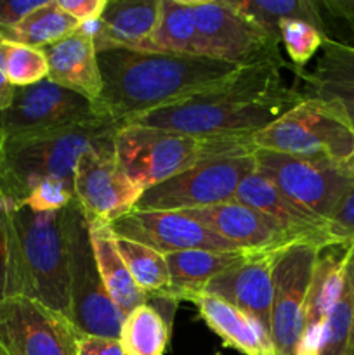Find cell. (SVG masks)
Returning a JSON list of instances; mask_svg holds the SVG:
<instances>
[{
  "label": "cell",
  "mask_w": 354,
  "mask_h": 355,
  "mask_svg": "<svg viewBox=\"0 0 354 355\" xmlns=\"http://www.w3.org/2000/svg\"><path fill=\"white\" fill-rule=\"evenodd\" d=\"M103 90L96 107L103 118H132L184 103L235 78L243 68L201 55L108 49L97 52Z\"/></svg>",
  "instance_id": "obj_1"
},
{
  "label": "cell",
  "mask_w": 354,
  "mask_h": 355,
  "mask_svg": "<svg viewBox=\"0 0 354 355\" xmlns=\"http://www.w3.org/2000/svg\"><path fill=\"white\" fill-rule=\"evenodd\" d=\"M281 69L274 64L243 68L224 85L127 123L198 137L252 139L302 101L297 87L287 85Z\"/></svg>",
  "instance_id": "obj_2"
},
{
  "label": "cell",
  "mask_w": 354,
  "mask_h": 355,
  "mask_svg": "<svg viewBox=\"0 0 354 355\" xmlns=\"http://www.w3.org/2000/svg\"><path fill=\"white\" fill-rule=\"evenodd\" d=\"M121 123L101 120L42 137L6 142L0 200L19 207L31 187L44 179H56L75 191L78 162L89 151L115 149V135Z\"/></svg>",
  "instance_id": "obj_3"
},
{
  "label": "cell",
  "mask_w": 354,
  "mask_h": 355,
  "mask_svg": "<svg viewBox=\"0 0 354 355\" xmlns=\"http://www.w3.org/2000/svg\"><path fill=\"white\" fill-rule=\"evenodd\" d=\"M246 151H255L252 139L198 137L130 123L115 135V158L144 191L207 159Z\"/></svg>",
  "instance_id": "obj_4"
},
{
  "label": "cell",
  "mask_w": 354,
  "mask_h": 355,
  "mask_svg": "<svg viewBox=\"0 0 354 355\" xmlns=\"http://www.w3.org/2000/svg\"><path fill=\"white\" fill-rule=\"evenodd\" d=\"M10 218L19 252L23 297L69 319L68 259L61 211L10 207Z\"/></svg>",
  "instance_id": "obj_5"
},
{
  "label": "cell",
  "mask_w": 354,
  "mask_h": 355,
  "mask_svg": "<svg viewBox=\"0 0 354 355\" xmlns=\"http://www.w3.org/2000/svg\"><path fill=\"white\" fill-rule=\"evenodd\" d=\"M255 149L354 166V130L333 104L302 99L252 137Z\"/></svg>",
  "instance_id": "obj_6"
},
{
  "label": "cell",
  "mask_w": 354,
  "mask_h": 355,
  "mask_svg": "<svg viewBox=\"0 0 354 355\" xmlns=\"http://www.w3.org/2000/svg\"><path fill=\"white\" fill-rule=\"evenodd\" d=\"M61 224L68 259L69 321L80 335L118 338L125 315L104 288L89 222L76 200L61 210Z\"/></svg>",
  "instance_id": "obj_7"
},
{
  "label": "cell",
  "mask_w": 354,
  "mask_h": 355,
  "mask_svg": "<svg viewBox=\"0 0 354 355\" xmlns=\"http://www.w3.org/2000/svg\"><path fill=\"white\" fill-rule=\"evenodd\" d=\"M253 151L207 159L142 193L135 210L184 211L235 201L239 182L255 172Z\"/></svg>",
  "instance_id": "obj_8"
},
{
  "label": "cell",
  "mask_w": 354,
  "mask_h": 355,
  "mask_svg": "<svg viewBox=\"0 0 354 355\" xmlns=\"http://www.w3.org/2000/svg\"><path fill=\"white\" fill-rule=\"evenodd\" d=\"M196 21L203 55L239 68L274 64L292 69L280 51V42L239 12L233 2L187 0Z\"/></svg>",
  "instance_id": "obj_9"
},
{
  "label": "cell",
  "mask_w": 354,
  "mask_h": 355,
  "mask_svg": "<svg viewBox=\"0 0 354 355\" xmlns=\"http://www.w3.org/2000/svg\"><path fill=\"white\" fill-rule=\"evenodd\" d=\"M101 120L110 118L101 116L96 104L45 78L35 85L14 89L12 103L0 113V128L9 142L42 137Z\"/></svg>",
  "instance_id": "obj_10"
},
{
  "label": "cell",
  "mask_w": 354,
  "mask_h": 355,
  "mask_svg": "<svg viewBox=\"0 0 354 355\" xmlns=\"http://www.w3.org/2000/svg\"><path fill=\"white\" fill-rule=\"evenodd\" d=\"M253 156L257 172L267 177L297 207L325 224L354 184V166L311 162L266 149H255Z\"/></svg>",
  "instance_id": "obj_11"
},
{
  "label": "cell",
  "mask_w": 354,
  "mask_h": 355,
  "mask_svg": "<svg viewBox=\"0 0 354 355\" xmlns=\"http://www.w3.org/2000/svg\"><path fill=\"white\" fill-rule=\"evenodd\" d=\"M323 248L295 241L273 253L271 342L274 355H297L305 322V304Z\"/></svg>",
  "instance_id": "obj_12"
},
{
  "label": "cell",
  "mask_w": 354,
  "mask_h": 355,
  "mask_svg": "<svg viewBox=\"0 0 354 355\" xmlns=\"http://www.w3.org/2000/svg\"><path fill=\"white\" fill-rule=\"evenodd\" d=\"M80 333L68 318L28 297L0 304V355H76Z\"/></svg>",
  "instance_id": "obj_13"
},
{
  "label": "cell",
  "mask_w": 354,
  "mask_h": 355,
  "mask_svg": "<svg viewBox=\"0 0 354 355\" xmlns=\"http://www.w3.org/2000/svg\"><path fill=\"white\" fill-rule=\"evenodd\" d=\"M142 189L125 173L115 149L89 151L75 172V200L90 224H113L135 210Z\"/></svg>",
  "instance_id": "obj_14"
},
{
  "label": "cell",
  "mask_w": 354,
  "mask_h": 355,
  "mask_svg": "<svg viewBox=\"0 0 354 355\" xmlns=\"http://www.w3.org/2000/svg\"><path fill=\"white\" fill-rule=\"evenodd\" d=\"M110 227L117 238L144 245L162 255L187 250H238L183 211L134 210L115 220Z\"/></svg>",
  "instance_id": "obj_15"
},
{
  "label": "cell",
  "mask_w": 354,
  "mask_h": 355,
  "mask_svg": "<svg viewBox=\"0 0 354 355\" xmlns=\"http://www.w3.org/2000/svg\"><path fill=\"white\" fill-rule=\"evenodd\" d=\"M183 214L203 224L235 248L246 252H276L290 243L301 241L276 220L238 201L184 210Z\"/></svg>",
  "instance_id": "obj_16"
},
{
  "label": "cell",
  "mask_w": 354,
  "mask_h": 355,
  "mask_svg": "<svg viewBox=\"0 0 354 355\" xmlns=\"http://www.w3.org/2000/svg\"><path fill=\"white\" fill-rule=\"evenodd\" d=\"M273 253H253L245 262L219 274L203 288L205 293L222 298L252 315L269 336L273 309Z\"/></svg>",
  "instance_id": "obj_17"
},
{
  "label": "cell",
  "mask_w": 354,
  "mask_h": 355,
  "mask_svg": "<svg viewBox=\"0 0 354 355\" xmlns=\"http://www.w3.org/2000/svg\"><path fill=\"white\" fill-rule=\"evenodd\" d=\"M301 78L302 99L333 104L354 130V47L326 37L311 71L295 69Z\"/></svg>",
  "instance_id": "obj_18"
},
{
  "label": "cell",
  "mask_w": 354,
  "mask_h": 355,
  "mask_svg": "<svg viewBox=\"0 0 354 355\" xmlns=\"http://www.w3.org/2000/svg\"><path fill=\"white\" fill-rule=\"evenodd\" d=\"M235 201L271 217L285 229L294 232L301 241L312 243L319 248L333 246L328 232H326L325 222L318 220L309 211L297 207L267 177H264L257 170L239 182Z\"/></svg>",
  "instance_id": "obj_19"
},
{
  "label": "cell",
  "mask_w": 354,
  "mask_h": 355,
  "mask_svg": "<svg viewBox=\"0 0 354 355\" xmlns=\"http://www.w3.org/2000/svg\"><path fill=\"white\" fill-rule=\"evenodd\" d=\"M47 59V78L56 85L80 94L96 104L103 90L97 49L94 40L76 30L69 37L40 49Z\"/></svg>",
  "instance_id": "obj_20"
},
{
  "label": "cell",
  "mask_w": 354,
  "mask_h": 355,
  "mask_svg": "<svg viewBox=\"0 0 354 355\" xmlns=\"http://www.w3.org/2000/svg\"><path fill=\"white\" fill-rule=\"evenodd\" d=\"M187 302L196 307L201 321L222 340L224 347L243 355H274L269 333L246 312L205 291L193 295Z\"/></svg>",
  "instance_id": "obj_21"
},
{
  "label": "cell",
  "mask_w": 354,
  "mask_h": 355,
  "mask_svg": "<svg viewBox=\"0 0 354 355\" xmlns=\"http://www.w3.org/2000/svg\"><path fill=\"white\" fill-rule=\"evenodd\" d=\"M259 252L233 250V252H215V250H187V252L167 253L165 262L170 274V288L162 298L176 304L187 302L193 295L201 293L203 288L219 274L245 262L248 257ZM153 300V298H151Z\"/></svg>",
  "instance_id": "obj_22"
},
{
  "label": "cell",
  "mask_w": 354,
  "mask_h": 355,
  "mask_svg": "<svg viewBox=\"0 0 354 355\" xmlns=\"http://www.w3.org/2000/svg\"><path fill=\"white\" fill-rule=\"evenodd\" d=\"M160 0H108L94 38L97 52L108 49L141 51L158 23Z\"/></svg>",
  "instance_id": "obj_23"
},
{
  "label": "cell",
  "mask_w": 354,
  "mask_h": 355,
  "mask_svg": "<svg viewBox=\"0 0 354 355\" xmlns=\"http://www.w3.org/2000/svg\"><path fill=\"white\" fill-rule=\"evenodd\" d=\"M332 248L333 246L323 248L316 260L307 304H305L304 333H302V342L297 355H319L326 318L339 293L342 260L346 255V252L342 255H337L335 250Z\"/></svg>",
  "instance_id": "obj_24"
},
{
  "label": "cell",
  "mask_w": 354,
  "mask_h": 355,
  "mask_svg": "<svg viewBox=\"0 0 354 355\" xmlns=\"http://www.w3.org/2000/svg\"><path fill=\"white\" fill-rule=\"evenodd\" d=\"M90 241L96 253L101 279L108 295L124 315L130 314L139 305H144L148 297L139 290L132 279L124 259L118 253L117 236L108 224H90Z\"/></svg>",
  "instance_id": "obj_25"
},
{
  "label": "cell",
  "mask_w": 354,
  "mask_h": 355,
  "mask_svg": "<svg viewBox=\"0 0 354 355\" xmlns=\"http://www.w3.org/2000/svg\"><path fill=\"white\" fill-rule=\"evenodd\" d=\"M141 51L205 58L196 21L187 0H160L158 23Z\"/></svg>",
  "instance_id": "obj_26"
},
{
  "label": "cell",
  "mask_w": 354,
  "mask_h": 355,
  "mask_svg": "<svg viewBox=\"0 0 354 355\" xmlns=\"http://www.w3.org/2000/svg\"><path fill=\"white\" fill-rule=\"evenodd\" d=\"M170 336L172 322L151 302H146L125 315L118 342L125 355H163L170 345Z\"/></svg>",
  "instance_id": "obj_27"
},
{
  "label": "cell",
  "mask_w": 354,
  "mask_h": 355,
  "mask_svg": "<svg viewBox=\"0 0 354 355\" xmlns=\"http://www.w3.org/2000/svg\"><path fill=\"white\" fill-rule=\"evenodd\" d=\"M80 23L69 16L58 0H45L38 9L28 14L17 26L2 35L3 40L16 42L28 47L44 49L78 30Z\"/></svg>",
  "instance_id": "obj_28"
},
{
  "label": "cell",
  "mask_w": 354,
  "mask_h": 355,
  "mask_svg": "<svg viewBox=\"0 0 354 355\" xmlns=\"http://www.w3.org/2000/svg\"><path fill=\"white\" fill-rule=\"evenodd\" d=\"M354 329V243L342 260L340 288L326 318L319 355H346Z\"/></svg>",
  "instance_id": "obj_29"
},
{
  "label": "cell",
  "mask_w": 354,
  "mask_h": 355,
  "mask_svg": "<svg viewBox=\"0 0 354 355\" xmlns=\"http://www.w3.org/2000/svg\"><path fill=\"white\" fill-rule=\"evenodd\" d=\"M233 6L280 44V23L283 19H301L325 31L318 3L312 0H242L233 2Z\"/></svg>",
  "instance_id": "obj_30"
},
{
  "label": "cell",
  "mask_w": 354,
  "mask_h": 355,
  "mask_svg": "<svg viewBox=\"0 0 354 355\" xmlns=\"http://www.w3.org/2000/svg\"><path fill=\"white\" fill-rule=\"evenodd\" d=\"M117 248L132 279L148 300L162 298L169 291L170 274L162 253L124 238H117Z\"/></svg>",
  "instance_id": "obj_31"
},
{
  "label": "cell",
  "mask_w": 354,
  "mask_h": 355,
  "mask_svg": "<svg viewBox=\"0 0 354 355\" xmlns=\"http://www.w3.org/2000/svg\"><path fill=\"white\" fill-rule=\"evenodd\" d=\"M0 64L7 82L14 89L35 85L47 78L49 73L47 59L40 49L9 40L0 44Z\"/></svg>",
  "instance_id": "obj_32"
},
{
  "label": "cell",
  "mask_w": 354,
  "mask_h": 355,
  "mask_svg": "<svg viewBox=\"0 0 354 355\" xmlns=\"http://www.w3.org/2000/svg\"><path fill=\"white\" fill-rule=\"evenodd\" d=\"M10 297H23V277L10 207L0 200V304Z\"/></svg>",
  "instance_id": "obj_33"
},
{
  "label": "cell",
  "mask_w": 354,
  "mask_h": 355,
  "mask_svg": "<svg viewBox=\"0 0 354 355\" xmlns=\"http://www.w3.org/2000/svg\"><path fill=\"white\" fill-rule=\"evenodd\" d=\"M280 40L295 69H302L326 40L325 31L301 19H283L280 23Z\"/></svg>",
  "instance_id": "obj_34"
},
{
  "label": "cell",
  "mask_w": 354,
  "mask_h": 355,
  "mask_svg": "<svg viewBox=\"0 0 354 355\" xmlns=\"http://www.w3.org/2000/svg\"><path fill=\"white\" fill-rule=\"evenodd\" d=\"M71 200H75L73 187L61 180L44 179L31 187L19 207H26L33 211H61Z\"/></svg>",
  "instance_id": "obj_35"
},
{
  "label": "cell",
  "mask_w": 354,
  "mask_h": 355,
  "mask_svg": "<svg viewBox=\"0 0 354 355\" xmlns=\"http://www.w3.org/2000/svg\"><path fill=\"white\" fill-rule=\"evenodd\" d=\"M326 232L333 246L347 248L354 243V184L347 189L330 215L326 222Z\"/></svg>",
  "instance_id": "obj_36"
},
{
  "label": "cell",
  "mask_w": 354,
  "mask_h": 355,
  "mask_svg": "<svg viewBox=\"0 0 354 355\" xmlns=\"http://www.w3.org/2000/svg\"><path fill=\"white\" fill-rule=\"evenodd\" d=\"M45 0H0V37L21 23Z\"/></svg>",
  "instance_id": "obj_37"
},
{
  "label": "cell",
  "mask_w": 354,
  "mask_h": 355,
  "mask_svg": "<svg viewBox=\"0 0 354 355\" xmlns=\"http://www.w3.org/2000/svg\"><path fill=\"white\" fill-rule=\"evenodd\" d=\"M58 2L80 24L99 19L108 6V0H58Z\"/></svg>",
  "instance_id": "obj_38"
},
{
  "label": "cell",
  "mask_w": 354,
  "mask_h": 355,
  "mask_svg": "<svg viewBox=\"0 0 354 355\" xmlns=\"http://www.w3.org/2000/svg\"><path fill=\"white\" fill-rule=\"evenodd\" d=\"M76 355H125L118 338L80 335Z\"/></svg>",
  "instance_id": "obj_39"
},
{
  "label": "cell",
  "mask_w": 354,
  "mask_h": 355,
  "mask_svg": "<svg viewBox=\"0 0 354 355\" xmlns=\"http://www.w3.org/2000/svg\"><path fill=\"white\" fill-rule=\"evenodd\" d=\"M3 38L0 37V44H2ZM12 96H14V87L7 82L6 75L2 71V64H0V113L6 111L7 107L10 106L12 103Z\"/></svg>",
  "instance_id": "obj_40"
},
{
  "label": "cell",
  "mask_w": 354,
  "mask_h": 355,
  "mask_svg": "<svg viewBox=\"0 0 354 355\" xmlns=\"http://www.w3.org/2000/svg\"><path fill=\"white\" fill-rule=\"evenodd\" d=\"M3 156H6V137H3V132L0 128V172H2Z\"/></svg>",
  "instance_id": "obj_41"
},
{
  "label": "cell",
  "mask_w": 354,
  "mask_h": 355,
  "mask_svg": "<svg viewBox=\"0 0 354 355\" xmlns=\"http://www.w3.org/2000/svg\"><path fill=\"white\" fill-rule=\"evenodd\" d=\"M346 355H354V329H353V335H351V342H349V347H347Z\"/></svg>",
  "instance_id": "obj_42"
},
{
  "label": "cell",
  "mask_w": 354,
  "mask_h": 355,
  "mask_svg": "<svg viewBox=\"0 0 354 355\" xmlns=\"http://www.w3.org/2000/svg\"><path fill=\"white\" fill-rule=\"evenodd\" d=\"M214 355H222V354H219V352H215V354H214Z\"/></svg>",
  "instance_id": "obj_43"
}]
</instances>
